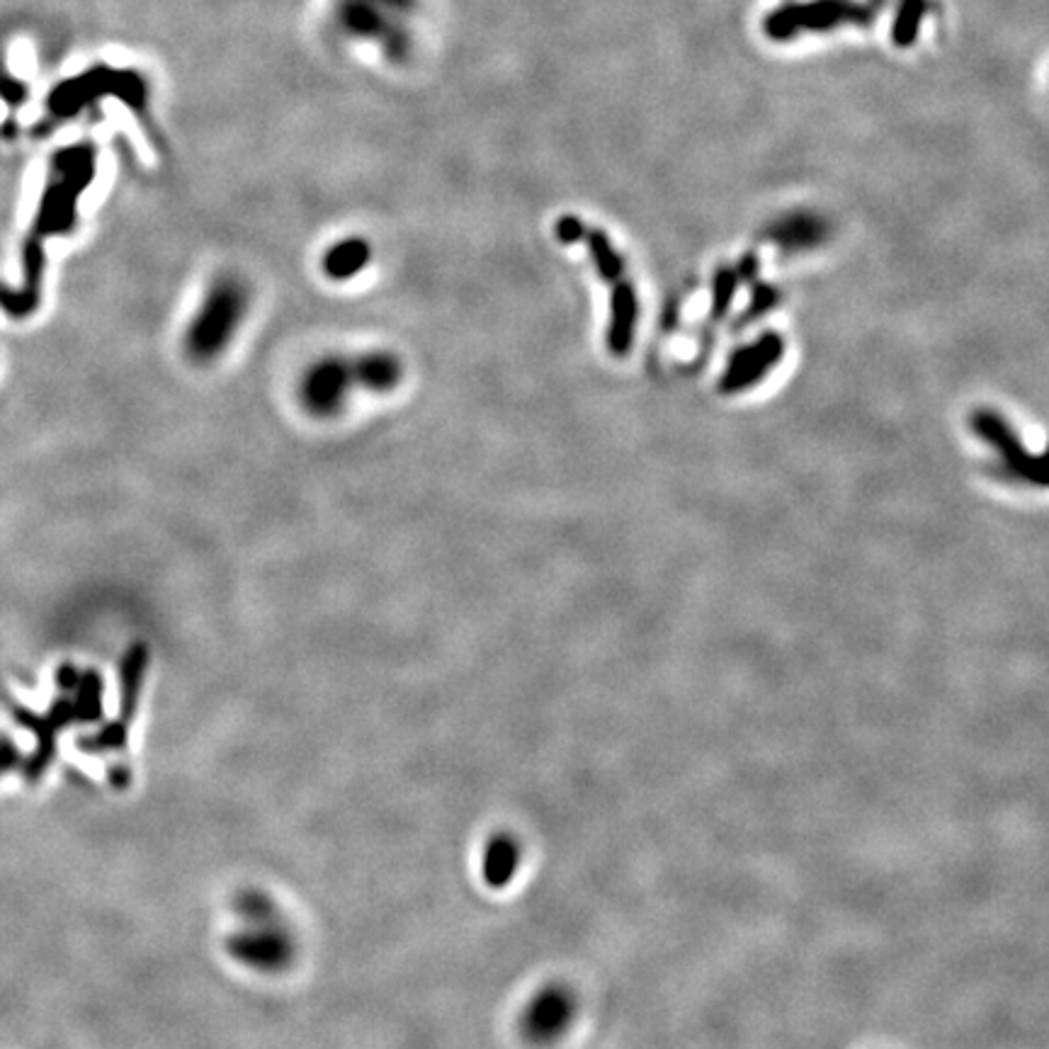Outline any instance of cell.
<instances>
[{
  "instance_id": "cell-1",
  "label": "cell",
  "mask_w": 1049,
  "mask_h": 1049,
  "mask_svg": "<svg viewBox=\"0 0 1049 1049\" xmlns=\"http://www.w3.org/2000/svg\"><path fill=\"white\" fill-rule=\"evenodd\" d=\"M251 291L241 277L222 275L210 285L202 305L188 323L186 353L192 362L207 365L224 355L246 319Z\"/></svg>"
},
{
  "instance_id": "cell-2",
  "label": "cell",
  "mask_w": 1049,
  "mask_h": 1049,
  "mask_svg": "<svg viewBox=\"0 0 1049 1049\" xmlns=\"http://www.w3.org/2000/svg\"><path fill=\"white\" fill-rule=\"evenodd\" d=\"M350 358L323 355L311 362L299 380V402L313 418H335L343 414L345 402L353 392Z\"/></svg>"
},
{
  "instance_id": "cell-3",
  "label": "cell",
  "mask_w": 1049,
  "mask_h": 1049,
  "mask_svg": "<svg viewBox=\"0 0 1049 1049\" xmlns=\"http://www.w3.org/2000/svg\"><path fill=\"white\" fill-rule=\"evenodd\" d=\"M971 428H975V432L981 440H987L989 445L999 450L1003 464L1015 474V477L1037 486L1047 484L1042 457H1035V454L1025 450L1018 432L1005 424L997 410H977L975 418H971Z\"/></svg>"
},
{
  "instance_id": "cell-4",
  "label": "cell",
  "mask_w": 1049,
  "mask_h": 1049,
  "mask_svg": "<svg viewBox=\"0 0 1049 1049\" xmlns=\"http://www.w3.org/2000/svg\"><path fill=\"white\" fill-rule=\"evenodd\" d=\"M785 341L777 333H765L759 341L746 345L739 353H734L729 360L727 372H724L719 389L724 394H737L749 389L751 384L761 382L771 372V367L783 360Z\"/></svg>"
},
{
  "instance_id": "cell-5",
  "label": "cell",
  "mask_w": 1049,
  "mask_h": 1049,
  "mask_svg": "<svg viewBox=\"0 0 1049 1049\" xmlns=\"http://www.w3.org/2000/svg\"><path fill=\"white\" fill-rule=\"evenodd\" d=\"M355 386H362L365 392L372 394H389L402 384L404 380V365L398 355L389 350H372L362 353L350 360Z\"/></svg>"
},
{
  "instance_id": "cell-6",
  "label": "cell",
  "mask_w": 1049,
  "mask_h": 1049,
  "mask_svg": "<svg viewBox=\"0 0 1049 1049\" xmlns=\"http://www.w3.org/2000/svg\"><path fill=\"white\" fill-rule=\"evenodd\" d=\"M610 311H612V319H610L608 345H610L612 355L622 358V355H627L632 348L634 329H636V311H640V305H636V291L630 283H627L624 277L615 283Z\"/></svg>"
},
{
  "instance_id": "cell-7",
  "label": "cell",
  "mask_w": 1049,
  "mask_h": 1049,
  "mask_svg": "<svg viewBox=\"0 0 1049 1049\" xmlns=\"http://www.w3.org/2000/svg\"><path fill=\"white\" fill-rule=\"evenodd\" d=\"M372 261V248L362 239H343L338 243H333L326 253H323L321 267L326 277L335 279V283H343V279H350L355 275H360L362 270L370 265Z\"/></svg>"
},
{
  "instance_id": "cell-8",
  "label": "cell",
  "mask_w": 1049,
  "mask_h": 1049,
  "mask_svg": "<svg viewBox=\"0 0 1049 1049\" xmlns=\"http://www.w3.org/2000/svg\"><path fill=\"white\" fill-rule=\"evenodd\" d=\"M569 1015H571V1005L564 993L549 991L545 997H539V1001L533 1005V1013H529V1030L537 1033L539 1037H551L569 1023Z\"/></svg>"
},
{
  "instance_id": "cell-9",
  "label": "cell",
  "mask_w": 1049,
  "mask_h": 1049,
  "mask_svg": "<svg viewBox=\"0 0 1049 1049\" xmlns=\"http://www.w3.org/2000/svg\"><path fill=\"white\" fill-rule=\"evenodd\" d=\"M588 246H591V255H593V261H596L600 277L610 279V283H618V279H622L624 261L618 255V251L612 248L608 236H605L603 231H591L588 234Z\"/></svg>"
},
{
  "instance_id": "cell-10",
  "label": "cell",
  "mask_w": 1049,
  "mask_h": 1049,
  "mask_svg": "<svg viewBox=\"0 0 1049 1049\" xmlns=\"http://www.w3.org/2000/svg\"><path fill=\"white\" fill-rule=\"evenodd\" d=\"M513 868H515V850H513L511 843H508V841L496 843V846L491 848V856H489V868H486L491 882H496V884L508 882L513 878Z\"/></svg>"
},
{
  "instance_id": "cell-11",
  "label": "cell",
  "mask_w": 1049,
  "mask_h": 1049,
  "mask_svg": "<svg viewBox=\"0 0 1049 1049\" xmlns=\"http://www.w3.org/2000/svg\"><path fill=\"white\" fill-rule=\"evenodd\" d=\"M739 279L741 277H739L737 270H731V267L719 270L717 277H715V299H712V317L722 319L724 313H727L731 299H734V289H737Z\"/></svg>"
},
{
  "instance_id": "cell-12",
  "label": "cell",
  "mask_w": 1049,
  "mask_h": 1049,
  "mask_svg": "<svg viewBox=\"0 0 1049 1049\" xmlns=\"http://www.w3.org/2000/svg\"><path fill=\"white\" fill-rule=\"evenodd\" d=\"M777 241H783L787 246H807V243H814L816 241V226L807 222V219H795V222H789L785 229L775 236Z\"/></svg>"
},
{
  "instance_id": "cell-13",
  "label": "cell",
  "mask_w": 1049,
  "mask_h": 1049,
  "mask_svg": "<svg viewBox=\"0 0 1049 1049\" xmlns=\"http://www.w3.org/2000/svg\"><path fill=\"white\" fill-rule=\"evenodd\" d=\"M583 236H586V226H583L576 216H564V219H559L557 224V239L559 241H564V243H576L581 241Z\"/></svg>"
},
{
  "instance_id": "cell-14",
  "label": "cell",
  "mask_w": 1049,
  "mask_h": 1049,
  "mask_svg": "<svg viewBox=\"0 0 1049 1049\" xmlns=\"http://www.w3.org/2000/svg\"><path fill=\"white\" fill-rule=\"evenodd\" d=\"M777 301V291L773 287H755V295H753V305L749 309V319L755 317V313H763L767 307H773Z\"/></svg>"
},
{
  "instance_id": "cell-15",
  "label": "cell",
  "mask_w": 1049,
  "mask_h": 1049,
  "mask_svg": "<svg viewBox=\"0 0 1049 1049\" xmlns=\"http://www.w3.org/2000/svg\"><path fill=\"white\" fill-rule=\"evenodd\" d=\"M10 765H13V749L8 741H0V773L8 771Z\"/></svg>"
}]
</instances>
